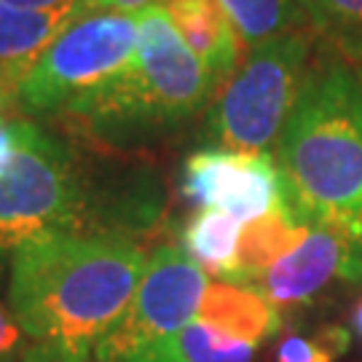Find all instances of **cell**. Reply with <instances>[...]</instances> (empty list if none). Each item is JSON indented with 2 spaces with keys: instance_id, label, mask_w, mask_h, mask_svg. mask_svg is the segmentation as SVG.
I'll use <instances>...</instances> for the list:
<instances>
[{
  "instance_id": "obj_22",
  "label": "cell",
  "mask_w": 362,
  "mask_h": 362,
  "mask_svg": "<svg viewBox=\"0 0 362 362\" xmlns=\"http://www.w3.org/2000/svg\"><path fill=\"white\" fill-rule=\"evenodd\" d=\"M16 8H30V11H73L76 0H3Z\"/></svg>"
},
{
  "instance_id": "obj_8",
  "label": "cell",
  "mask_w": 362,
  "mask_h": 362,
  "mask_svg": "<svg viewBox=\"0 0 362 362\" xmlns=\"http://www.w3.org/2000/svg\"><path fill=\"white\" fill-rule=\"evenodd\" d=\"M180 191L202 209L252 223L285 202L279 167L269 153L202 148L185 158Z\"/></svg>"
},
{
  "instance_id": "obj_13",
  "label": "cell",
  "mask_w": 362,
  "mask_h": 362,
  "mask_svg": "<svg viewBox=\"0 0 362 362\" xmlns=\"http://www.w3.org/2000/svg\"><path fill=\"white\" fill-rule=\"evenodd\" d=\"M306 233L309 226H303L285 202L263 218L245 223L231 285L255 287L276 260H282L306 239Z\"/></svg>"
},
{
  "instance_id": "obj_20",
  "label": "cell",
  "mask_w": 362,
  "mask_h": 362,
  "mask_svg": "<svg viewBox=\"0 0 362 362\" xmlns=\"http://www.w3.org/2000/svg\"><path fill=\"white\" fill-rule=\"evenodd\" d=\"M153 0H76L70 16L81 19L89 13H140L145 8H151Z\"/></svg>"
},
{
  "instance_id": "obj_7",
  "label": "cell",
  "mask_w": 362,
  "mask_h": 362,
  "mask_svg": "<svg viewBox=\"0 0 362 362\" xmlns=\"http://www.w3.org/2000/svg\"><path fill=\"white\" fill-rule=\"evenodd\" d=\"M207 272L175 245H161L121 320L103 338L91 362H185L180 330L194 322Z\"/></svg>"
},
{
  "instance_id": "obj_4",
  "label": "cell",
  "mask_w": 362,
  "mask_h": 362,
  "mask_svg": "<svg viewBox=\"0 0 362 362\" xmlns=\"http://www.w3.org/2000/svg\"><path fill=\"white\" fill-rule=\"evenodd\" d=\"M314 30L300 27L252 46L215 91L204 124L212 148L266 153L285 129L311 73Z\"/></svg>"
},
{
  "instance_id": "obj_1",
  "label": "cell",
  "mask_w": 362,
  "mask_h": 362,
  "mask_svg": "<svg viewBox=\"0 0 362 362\" xmlns=\"http://www.w3.org/2000/svg\"><path fill=\"white\" fill-rule=\"evenodd\" d=\"M148 269L118 233H57L16 250L8 309L30 341L25 362H91Z\"/></svg>"
},
{
  "instance_id": "obj_5",
  "label": "cell",
  "mask_w": 362,
  "mask_h": 362,
  "mask_svg": "<svg viewBox=\"0 0 362 362\" xmlns=\"http://www.w3.org/2000/svg\"><path fill=\"white\" fill-rule=\"evenodd\" d=\"M86 215V196L62 143L25 121L19 153L0 169V276L16 250L83 231Z\"/></svg>"
},
{
  "instance_id": "obj_6",
  "label": "cell",
  "mask_w": 362,
  "mask_h": 362,
  "mask_svg": "<svg viewBox=\"0 0 362 362\" xmlns=\"http://www.w3.org/2000/svg\"><path fill=\"white\" fill-rule=\"evenodd\" d=\"M140 19L134 13H89L70 19L19 89L35 116L76 113L134 62Z\"/></svg>"
},
{
  "instance_id": "obj_11",
  "label": "cell",
  "mask_w": 362,
  "mask_h": 362,
  "mask_svg": "<svg viewBox=\"0 0 362 362\" xmlns=\"http://www.w3.org/2000/svg\"><path fill=\"white\" fill-rule=\"evenodd\" d=\"M196 320L223 336L255 344V346L274 338L282 327L279 309L260 290L247 285H231V282L207 285L199 311H196Z\"/></svg>"
},
{
  "instance_id": "obj_3",
  "label": "cell",
  "mask_w": 362,
  "mask_h": 362,
  "mask_svg": "<svg viewBox=\"0 0 362 362\" xmlns=\"http://www.w3.org/2000/svg\"><path fill=\"white\" fill-rule=\"evenodd\" d=\"M137 54L121 76L78 107L89 124H175L191 118L215 97V78L175 30L161 6L137 13Z\"/></svg>"
},
{
  "instance_id": "obj_2",
  "label": "cell",
  "mask_w": 362,
  "mask_h": 362,
  "mask_svg": "<svg viewBox=\"0 0 362 362\" xmlns=\"http://www.w3.org/2000/svg\"><path fill=\"white\" fill-rule=\"evenodd\" d=\"M285 204L303 226L362 250V76L349 65L311 67L279 134Z\"/></svg>"
},
{
  "instance_id": "obj_21",
  "label": "cell",
  "mask_w": 362,
  "mask_h": 362,
  "mask_svg": "<svg viewBox=\"0 0 362 362\" xmlns=\"http://www.w3.org/2000/svg\"><path fill=\"white\" fill-rule=\"evenodd\" d=\"M22 124L25 121H8L0 118V169L11 164L13 156L22 148Z\"/></svg>"
},
{
  "instance_id": "obj_12",
  "label": "cell",
  "mask_w": 362,
  "mask_h": 362,
  "mask_svg": "<svg viewBox=\"0 0 362 362\" xmlns=\"http://www.w3.org/2000/svg\"><path fill=\"white\" fill-rule=\"evenodd\" d=\"M70 19V11H30L0 0V81L22 89L30 70Z\"/></svg>"
},
{
  "instance_id": "obj_17",
  "label": "cell",
  "mask_w": 362,
  "mask_h": 362,
  "mask_svg": "<svg viewBox=\"0 0 362 362\" xmlns=\"http://www.w3.org/2000/svg\"><path fill=\"white\" fill-rule=\"evenodd\" d=\"M185 362H252L258 346L236 341L207 327L204 322H188L177 336Z\"/></svg>"
},
{
  "instance_id": "obj_9",
  "label": "cell",
  "mask_w": 362,
  "mask_h": 362,
  "mask_svg": "<svg viewBox=\"0 0 362 362\" xmlns=\"http://www.w3.org/2000/svg\"><path fill=\"white\" fill-rule=\"evenodd\" d=\"M333 282H362V250L338 233L309 228L306 239L276 260L255 290L279 309L309 303Z\"/></svg>"
},
{
  "instance_id": "obj_14",
  "label": "cell",
  "mask_w": 362,
  "mask_h": 362,
  "mask_svg": "<svg viewBox=\"0 0 362 362\" xmlns=\"http://www.w3.org/2000/svg\"><path fill=\"white\" fill-rule=\"evenodd\" d=\"M242 223L218 209H202L182 228L185 255L220 282H231L236 272Z\"/></svg>"
},
{
  "instance_id": "obj_15",
  "label": "cell",
  "mask_w": 362,
  "mask_h": 362,
  "mask_svg": "<svg viewBox=\"0 0 362 362\" xmlns=\"http://www.w3.org/2000/svg\"><path fill=\"white\" fill-rule=\"evenodd\" d=\"M218 3L231 19L236 35L250 49L309 25L300 0H218Z\"/></svg>"
},
{
  "instance_id": "obj_19",
  "label": "cell",
  "mask_w": 362,
  "mask_h": 362,
  "mask_svg": "<svg viewBox=\"0 0 362 362\" xmlns=\"http://www.w3.org/2000/svg\"><path fill=\"white\" fill-rule=\"evenodd\" d=\"M30 341L13 320L11 309L0 303V362H25Z\"/></svg>"
},
{
  "instance_id": "obj_10",
  "label": "cell",
  "mask_w": 362,
  "mask_h": 362,
  "mask_svg": "<svg viewBox=\"0 0 362 362\" xmlns=\"http://www.w3.org/2000/svg\"><path fill=\"white\" fill-rule=\"evenodd\" d=\"M175 30L188 49L204 62L215 86H223L242 62L245 43L236 35L231 19L218 0H161Z\"/></svg>"
},
{
  "instance_id": "obj_23",
  "label": "cell",
  "mask_w": 362,
  "mask_h": 362,
  "mask_svg": "<svg viewBox=\"0 0 362 362\" xmlns=\"http://www.w3.org/2000/svg\"><path fill=\"white\" fill-rule=\"evenodd\" d=\"M19 105H22L19 103V89L6 83V81H0V118H6Z\"/></svg>"
},
{
  "instance_id": "obj_18",
  "label": "cell",
  "mask_w": 362,
  "mask_h": 362,
  "mask_svg": "<svg viewBox=\"0 0 362 362\" xmlns=\"http://www.w3.org/2000/svg\"><path fill=\"white\" fill-rule=\"evenodd\" d=\"M351 346V333L344 325H325L311 336L293 333L279 341L276 362H336Z\"/></svg>"
},
{
  "instance_id": "obj_24",
  "label": "cell",
  "mask_w": 362,
  "mask_h": 362,
  "mask_svg": "<svg viewBox=\"0 0 362 362\" xmlns=\"http://www.w3.org/2000/svg\"><path fill=\"white\" fill-rule=\"evenodd\" d=\"M351 325H354V330L362 336V300L357 303V309H354V314H351Z\"/></svg>"
},
{
  "instance_id": "obj_16",
  "label": "cell",
  "mask_w": 362,
  "mask_h": 362,
  "mask_svg": "<svg viewBox=\"0 0 362 362\" xmlns=\"http://www.w3.org/2000/svg\"><path fill=\"white\" fill-rule=\"evenodd\" d=\"M309 27L338 46V52L362 62V0H300Z\"/></svg>"
}]
</instances>
